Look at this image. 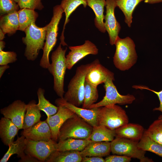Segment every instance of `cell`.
<instances>
[{
    "label": "cell",
    "instance_id": "obj_28",
    "mask_svg": "<svg viewBox=\"0 0 162 162\" xmlns=\"http://www.w3.org/2000/svg\"><path fill=\"white\" fill-rule=\"evenodd\" d=\"M116 136L115 130H111L99 125L93 127L89 139L93 142H111Z\"/></svg>",
    "mask_w": 162,
    "mask_h": 162
},
{
    "label": "cell",
    "instance_id": "obj_8",
    "mask_svg": "<svg viewBox=\"0 0 162 162\" xmlns=\"http://www.w3.org/2000/svg\"><path fill=\"white\" fill-rule=\"evenodd\" d=\"M139 142L116 136L111 142V152L113 154L123 155L137 158L141 162H153L151 159L146 157V151L140 148Z\"/></svg>",
    "mask_w": 162,
    "mask_h": 162
},
{
    "label": "cell",
    "instance_id": "obj_30",
    "mask_svg": "<svg viewBox=\"0 0 162 162\" xmlns=\"http://www.w3.org/2000/svg\"><path fill=\"white\" fill-rule=\"evenodd\" d=\"M19 23V30L24 31L33 22H35L38 15L34 10L22 8L18 11Z\"/></svg>",
    "mask_w": 162,
    "mask_h": 162
},
{
    "label": "cell",
    "instance_id": "obj_46",
    "mask_svg": "<svg viewBox=\"0 0 162 162\" xmlns=\"http://www.w3.org/2000/svg\"><path fill=\"white\" fill-rule=\"evenodd\" d=\"M14 2H15L16 3H18L19 2L20 0H13Z\"/></svg>",
    "mask_w": 162,
    "mask_h": 162
},
{
    "label": "cell",
    "instance_id": "obj_39",
    "mask_svg": "<svg viewBox=\"0 0 162 162\" xmlns=\"http://www.w3.org/2000/svg\"><path fill=\"white\" fill-rule=\"evenodd\" d=\"M105 160V162H129L131 158L123 155H112L107 156Z\"/></svg>",
    "mask_w": 162,
    "mask_h": 162
},
{
    "label": "cell",
    "instance_id": "obj_24",
    "mask_svg": "<svg viewBox=\"0 0 162 162\" xmlns=\"http://www.w3.org/2000/svg\"><path fill=\"white\" fill-rule=\"evenodd\" d=\"M0 27L8 36L15 33L19 27L18 11L0 16Z\"/></svg>",
    "mask_w": 162,
    "mask_h": 162
},
{
    "label": "cell",
    "instance_id": "obj_27",
    "mask_svg": "<svg viewBox=\"0 0 162 162\" xmlns=\"http://www.w3.org/2000/svg\"><path fill=\"white\" fill-rule=\"evenodd\" d=\"M26 138L23 135L18 136L16 140L9 146V148L2 158L0 162H7L12 155L16 154L21 159L23 158L26 154L25 152Z\"/></svg>",
    "mask_w": 162,
    "mask_h": 162
},
{
    "label": "cell",
    "instance_id": "obj_25",
    "mask_svg": "<svg viewBox=\"0 0 162 162\" xmlns=\"http://www.w3.org/2000/svg\"><path fill=\"white\" fill-rule=\"evenodd\" d=\"M89 138L81 139L68 138L59 140L57 144V151H75L81 152L92 142Z\"/></svg>",
    "mask_w": 162,
    "mask_h": 162
},
{
    "label": "cell",
    "instance_id": "obj_12",
    "mask_svg": "<svg viewBox=\"0 0 162 162\" xmlns=\"http://www.w3.org/2000/svg\"><path fill=\"white\" fill-rule=\"evenodd\" d=\"M106 14L104 16V26L109 34L110 43L115 44L121 29V26L115 16L114 10L117 7L116 0H106Z\"/></svg>",
    "mask_w": 162,
    "mask_h": 162
},
{
    "label": "cell",
    "instance_id": "obj_9",
    "mask_svg": "<svg viewBox=\"0 0 162 162\" xmlns=\"http://www.w3.org/2000/svg\"><path fill=\"white\" fill-rule=\"evenodd\" d=\"M114 78H109L104 82L106 94L103 99L99 102L91 106L88 109L98 108L118 104L120 105L131 104L135 100V97L129 94L122 95L118 92L113 81Z\"/></svg>",
    "mask_w": 162,
    "mask_h": 162
},
{
    "label": "cell",
    "instance_id": "obj_10",
    "mask_svg": "<svg viewBox=\"0 0 162 162\" xmlns=\"http://www.w3.org/2000/svg\"><path fill=\"white\" fill-rule=\"evenodd\" d=\"M57 143L52 139L47 141L26 140L25 152L40 162H45L54 152L57 151Z\"/></svg>",
    "mask_w": 162,
    "mask_h": 162
},
{
    "label": "cell",
    "instance_id": "obj_16",
    "mask_svg": "<svg viewBox=\"0 0 162 162\" xmlns=\"http://www.w3.org/2000/svg\"><path fill=\"white\" fill-rule=\"evenodd\" d=\"M28 140L47 141L52 139L50 128L46 120L40 121L30 128L23 130L21 133Z\"/></svg>",
    "mask_w": 162,
    "mask_h": 162
},
{
    "label": "cell",
    "instance_id": "obj_41",
    "mask_svg": "<svg viewBox=\"0 0 162 162\" xmlns=\"http://www.w3.org/2000/svg\"><path fill=\"white\" fill-rule=\"evenodd\" d=\"M19 162H40L37 159L29 155H26L25 157L22 159H21Z\"/></svg>",
    "mask_w": 162,
    "mask_h": 162
},
{
    "label": "cell",
    "instance_id": "obj_36",
    "mask_svg": "<svg viewBox=\"0 0 162 162\" xmlns=\"http://www.w3.org/2000/svg\"><path fill=\"white\" fill-rule=\"evenodd\" d=\"M42 0H20L18 3L20 8H27L41 10L44 8Z\"/></svg>",
    "mask_w": 162,
    "mask_h": 162
},
{
    "label": "cell",
    "instance_id": "obj_20",
    "mask_svg": "<svg viewBox=\"0 0 162 162\" xmlns=\"http://www.w3.org/2000/svg\"><path fill=\"white\" fill-rule=\"evenodd\" d=\"M115 130L116 136L138 142L142 138L144 131L141 125L131 123H128Z\"/></svg>",
    "mask_w": 162,
    "mask_h": 162
},
{
    "label": "cell",
    "instance_id": "obj_35",
    "mask_svg": "<svg viewBox=\"0 0 162 162\" xmlns=\"http://www.w3.org/2000/svg\"><path fill=\"white\" fill-rule=\"evenodd\" d=\"M13 0H0V16L18 11L20 7Z\"/></svg>",
    "mask_w": 162,
    "mask_h": 162
},
{
    "label": "cell",
    "instance_id": "obj_34",
    "mask_svg": "<svg viewBox=\"0 0 162 162\" xmlns=\"http://www.w3.org/2000/svg\"><path fill=\"white\" fill-rule=\"evenodd\" d=\"M98 98V91L86 81L84 102L82 108L88 109L89 107L96 102Z\"/></svg>",
    "mask_w": 162,
    "mask_h": 162
},
{
    "label": "cell",
    "instance_id": "obj_14",
    "mask_svg": "<svg viewBox=\"0 0 162 162\" xmlns=\"http://www.w3.org/2000/svg\"><path fill=\"white\" fill-rule=\"evenodd\" d=\"M58 106L57 112L54 115L47 118L46 120L51 129L52 139L56 142L58 139L60 130L62 124L68 119L76 114L64 106L60 105Z\"/></svg>",
    "mask_w": 162,
    "mask_h": 162
},
{
    "label": "cell",
    "instance_id": "obj_6",
    "mask_svg": "<svg viewBox=\"0 0 162 162\" xmlns=\"http://www.w3.org/2000/svg\"><path fill=\"white\" fill-rule=\"evenodd\" d=\"M93 129L92 126L76 114L68 119L62 124L60 130L58 140H62L68 138L88 139Z\"/></svg>",
    "mask_w": 162,
    "mask_h": 162
},
{
    "label": "cell",
    "instance_id": "obj_32",
    "mask_svg": "<svg viewBox=\"0 0 162 162\" xmlns=\"http://www.w3.org/2000/svg\"><path fill=\"white\" fill-rule=\"evenodd\" d=\"M138 145L144 151L152 152L162 157V145L152 140L144 132Z\"/></svg>",
    "mask_w": 162,
    "mask_h": 162
},
{
    "label": "cell",
    "instance_id": "obj_4",
    "mask_svg": "<svg viewBox=\"0 0 162 162\" xmlns=\"http://www.w3.org/2000/svg\"><path fill=\"white\" fill-rule=\"evenodd\" d=\"M115 45L116 50L113 57L115 66L121 70H128L137 60V56L134 42L129 37L122 39L118 36Z\"/></svg>",
    "mask_w": 162,
    "mask_h": 162
},
{
    "label": "cell",
    "instance_id": "obj_23",
    "mask_svg": "<svg viewBox=\"0 0 162 162\" xmlns=\"http://www.w3.org/2000/svg\"><path fill=\"white\" fill-rule=\"evenodd\" d=\"M40 111L36 101L34 100L30 101L27 104L22 126L23 130H26L30 128L40 121Z\"/></svg>",
    "mask_w": 162,
    "mask_h": 162
},
{
    "label": "cell",
    "instance_id": "obj_2",
    "mask_svg": "<svg viewBox=\"0 0 162 162\" xmlns=\"http://www.w3.org/2000/svg\"><path fill=\"white\" fill-rule=\"evenodd\" d=\"M24 32L26 36L22 39L26 46L24 55L28 60L34 61L38 57L40 50L44 49L46 27H38L35 22H33Z\"/></svg>",
    "mask_w": 162,
    "mask_h": 162
},
{
    "label": "cell",
    "instance_id": "obj_29",
    "mask_svg": "<svg viewBox=\"0 0 162 162\" xmlns=\"http://www.w3.org/2000/svg\"><path fill=\"white\" fill-rule=\"evenodd\" d=\"M144 0H116L117 7L122 11L124 21L130 27L132 23L133 13L138 4Z\"/></svg>",
    "mask_w": 162,
    "mask_h": 162
},
{
    "label": "cell",
    "instance_id": "obj_7",
    "mask_svg": "<svg viewBox=\"0 0 162 162\" xmlns=\"http://www.w3.org/2000/svg\"><path fill=\"white\" fill-rule=\"evenodd\" d=\"M98 121L99 125L115 130L128 123L129 119L125 111L114 104L100 107Z\"/></svg>",
    "mask_w": 162,
    "mask_h": 162
},
{
    "label": "cell",
    "instance_id": "obj_31",
    "mask_svg": "<svg viewBox=\"0 0 162 162\" xmlns=\"http://www.w3.org/2000/svg\"><path fill=\"white\" fill-rule=\"evenodd\" d=\"M44 89L39 88L38 89L37 94L38 102L37 105L39 109L44 111L46 115L47 118H48L57 112L58 107L53 105L46 99L44 95Z\"/></svg>",
    "mask_w": 162,
    "mask_h": 162
},
{
    "label": "cell",
    "instance_id": "obj_5",
    "mask_svg": "<svg viewBox=\"0 0 162 162\" xmlns=\"http://www.w3.org/2000/svg\"><path fill=\"white\" fill-rule=\"evenodd\" d=\"M64 11L60 4L54 7L53 16L50 22L46 25V33L43 54L39 65L42 68L48 69L50 64L49 56L50 52L55 46L57 41L58 25Z\"/></svg>",
    "mask_w": 162,
    "mask_h": 162
},
{
    "label": "cell",
    "instance_id": "obj_19",
    "mask_svg": "<svg viewBox=\"0 0 162 162\" xmlns=\"http://www.w3.org/2000/svg\"><path fill=\"white\" fill-rule=\"evenodd\" d=\"M19 129L9 119L2 117L0 120V137L4 145L9 146L14 142Z\"/></svg>",
    "mask_w": 162,
    "mask_h": 162
},
{
    "label": "cell",
    "instance_id": "obj_42",
    "mask_svg": "<svg viewBox=\"0 0 162 162\" xmlns=\"http://www.w3.org/2000/svg\"><path fill=\"white\" fill-rule=\"evenodd\" d=\"M10 68L8 65H2L0 66V78L2 77V75L5 70Z\"/></svg>",
    "mask_w": 162,
    "mask_h": 162
},
{
    "label": "cell",
    "instance_id": "obj_22",
    "mask_svg": "<svg viewBox=\"0 0 162 162\" xmlns=\"http://www.w3.org/2000/svg\"><path fill=\"white\" fill-rule=\"evenodd\" d=\"M87 5L93 10L95 14V26L102 33L105 32L104 26V8L106 4L105 0H86Z\"/></svg>",
    "mask_w": 162,
    "mask_h": 162
},
{
    "label": "cell",
    "instance_id": "obj_21",
    "mask_svg": "<svg viewBox=\"0 0 162 162\" xmlns=\"http://www.w3.org/2000/svg\"><path fill=\"white\" fill-rule=\"evenodd\" d=\"M81 4L86 8L87 5L86 0H62L61 2L60 5L65 16L63 29L60 37V43L63 46H68L64 40V32L66 25L69 21V17L76 8Z\"/></svg>",
    "mask_w": 162,
    "mask_h": 162
},
{
    "label": "cell",
    "instance_id": "obj_43",
    "mask_svg": "<svg viewBox=\"0 0 162 162\" xmlns=\"http://www.w3.org/2000/svg\"><path fill=\"white\" fill-rule=\"evenodd\" d=\"M146 3L153 4L162 2V0H144Z\"/></svg>",
    "mask_w": 162,
    "mask_h": 162
},
{
    "label": "cell",
    "instance_id": "obj_45",
    "mask_svg": "<svg viewBox=\"0 0 162 162\" xmlns=\"http://www.w3.org/2000/svg\"><path fill=\"white\" fill-rule=\"evenodd\" d=\"M5 34L3 32L2 30L0 28V40H2L5 38Z\"/></svg>",
    "mask_w": 162,
    "mask_h": 162
},
{
    "label": "cell",
    "instance_id": "obj_1",
    "mask_svg": "<svg viewBox=\"0 0 162 162\" xmlns=\"http://www.w3.org/2000/svg\"><path fill=\"white\" fill-rule=\"evenodd\" d=\"M98 60L97 59L91 63L82 64L77 67L75 74L70 81L67 91L64 94L63 99L64 100L77 106L82 105L86 75Z\"/></svg>",
    "mask_w": 162,
    "mask_h": 162
},
{
    "label": "cell",
    "instance_id": "obj_40",
    "mask_svg": "<svg viewBox=\"0 0 162 162\" xmlns=\"http://www.w3.org/2000/svg\"><path fill=\"white\" fill-rule=\"evenodd\" d=\"M82 162H104L105 159L102 157L91 156L85 157L82 158Z\"/></svg>",
    "mask_w": 162,
    "mask_h": 162
},
{
    "label": "cell",
    "instance_id": "obj_37",
    "mask_svg": "<svg viewBox=\"0 0 162 162\" xmlns=\"http://www.w3.org/2000/svg\"><path fill=\"white\" fill-rule=\"evenodd\" d=\"M17 60V54L14 51H0V65H8Z\"/></svg>",
    "mask_w": 162,
    "mask_h": 162
},
{
    "label": "cell",
    "instance_id": "obj_17",
    "mask_svg": "<svg viewBox=\"0 0 162 162\" xmlns=\"http://www.w3.org/2000/svg\"><path fill=\"white\" fill-rule=\"evenodd\" d=\"M109 78L114 79V73L101 64L98 59L87 74L85 80L92 86L97 88Z\"/></svg>",
    "mask_w": 162,
    "mask_h": 162
},
{
    "label": "cell",
    "instance_id": "obj_11",
    "mask_svg": "<svg viewBox=\"0 0 162 162\" xmlns=\"http://www.w3.org/2000/svg\"><path fill=\"white\" fill-rule=\"evenodd\" d=\"M70 50L66 56V64L67 69H71L79 61L89 55H96L98 49L94 43L89 40H85L84 43L81 45L70 46Z\"/></svg>",
    "mask_w": 162,
    "mask_h": 162
},
{
    "label": "cell",
    "instance_id": "obj_13",
    "mask_svg": "<svg viewBox=\"0 0 162 162\" xmlns=\"http://www.w3.org/2000/svg\"><path fill=\"white\" fill-rule=\"evenodd\" d=\"M27 104L20 100L14 101L8 106L0 110L5 118L10 119L19 129H22Z\"/></svg>",
    "mask_w": 162,
    "mask_h": 162
},
{
    "label": "cell",
    "instance_id": "obj_15",
    "mask_svg": "<svg viewBox=\"0 0 162 162\" xmlns=\"http://www.w3.org/2000/svg\"><path fill=\"white\" fill-rule=\"evenodd\" d=\"M55 103L58 106L62 105L67 107L93 127L99 125L98 115L100 107L91 109L80 108L67 102L63 98H61L57 99Z\"/></svg>",
    "mask_w": 162,
    "mask_h": 162
},
{
    "label": "cell",
    "instance_id": "obj_18",
    "mask_svg": "<svg viewBox=\"0 0 162 162\" xmlns=\"http://www.w3.org/2000/svg\"><path fill=\"white\" fill-rule=\"evenodd\" d=\"M110 152V142H92L80 152V154L82 158L91 156L102 157L109 155Z\"/></svg>",
    "mask_w": 162,
    "mask_h": 162
},
{
    "label": "cell",
    "instance_id": "obj_26",
    "mask_svg": "<svg viewBox=\"0 0 162 162\" xmlns=\"http://www.w3.org/2000/svg\"><path fill=\"white\" fill-rule=\"evenodd\" d=\"M82 159L80 152L57 151L53 153L45 162H81Z\"/></svg>",
    "mask_w": 162,
    "mask_h": 162
},
{
    "label": "cell",
    "instance_id": "obj_38",
    "mask_svg": "<svg viewBox=\"0 0 162 162\" xmlns=\"http://www.w3.org/2000/svg\"><path fill=\"white\" fill-rule=\"evenodd\" d=\"M133 87L136 89H147L154 92L156 94L159 100L160 104L159 107L154 108L153 110L154 111H159L162 112V90L159 92H156L154 90L150 89L148 87L144 86H134ZM158 118L162 120V115L160 116Z\"/></svg>",
    "mask_w": 162,
    "mask_h": 162
},
{
    "label": "cell",
    "instance_id": "obj_44",
    "mask_svg": "<svg viewBox=\"0 0 162 162\" xmlns=\"http://www.w3.org/2000/svg\"><path fill=\"white\" fill-rule=\"evenodd\" d=\"M5 43L3 40L0 41V51L3 50L5 47Z\"/></svg>",
    "mask_w": 162,
    "mask_h": 162
},
{
    "label": "cell",
    "instance_id": "obj_3",
    "mask_svg": "<svg viewBox=\"0 0 162 162\" xmlns=\"http://www.w3.org/2000/svg\"><path fill=\"white\" fill-rule=\"evenodd\" d=\"M60 43L51 56L52 63L48 68L49 72L53 77V89L57 95L63 98L64 93V81L66 70L65 53L67 48L63 49Z\"/></svg>",
    "mask_w": 162,
    "mask_h": 162
},
{
    "label": "cell",
    "instance_id": "obj_33",
    "mask_svg": "<svg viewBox=\"0 0 162 162\" xmlns=\"http://www.w3.org/2000/svg\"><path fill=\"white\" fill-rule=\"evenodd\" d=\"M152 140L162 145V120L154 121L144 131Z\"/></svg>",
    "mask_w": 162,
    "mask_h": 162
}]
</instances>
